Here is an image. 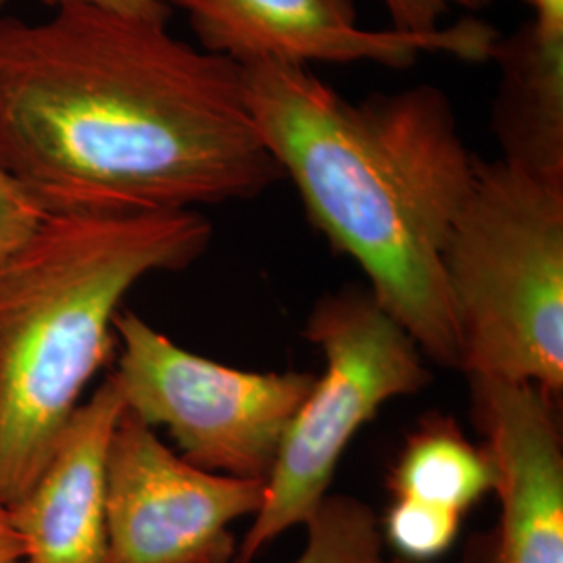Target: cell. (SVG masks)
I'll return each mask as SVG.
<instances>
[{
	"label": "cell",
	"instance_id": "6da1fadb",
	"mask_svg": "<svg viewBox=\"0 0 563 563\" xmlns=\"http://www.w3.org/2000/svg\"><path fill=\"white\" fill-rule=\"evenodd\" d=\"M0 165L46 216L197 211L284 178L242 67L84 4L0 18Z\"/></svg>",
	"mask_w": 563,
	"mask_h": 563
},
{
	"label": "cell",
	"instance_id": "7a4b0ae2",
	"mask_svg": "<svg viewBox=\"0 0 563 563\" xmlns=\"http://www.w3.org/2000/svg\"><path fill=\"white\" fill-rule=\"evenodd\" d=\"M242 78L309 222L362 267L369 295L428 360L460 369L443 255L478 159L446 95L420 84L351 102L301 65L244 67Z\"/></svg>",
	"mask_w": 563,
	"mask_h": 563
},
{
	"label": "cell",
	"instance_id": "3957f363",
	"mask_svg": "<svg viewBox=\"0 0 563 563\" xmlns=\"http://www.w3.org/2000/svg\"><path fill=\"white\" fill-rule=\"evenodd\" d=\"M211 241L201 211L46 216L0 262V501L36 483L81 393L115 346L136 282L180 272Z\"/></svg>",
	"mask_w": 563,
	"mask_h": 563
},
{
	"label": "cell",
	"instance_id": "277c9868",
	"mask_svg": "<svg viewBox=\"0 0 563 563\" xmlns=\"http://www.w3.org/2000/svg\"><path fill=\"white\" fill-rule=\"evenodd\" d=\"M467 378L563 390V180L478 162L443 255Z\"/></svg>",
	"mask_w": 563,
	"mask_h": 563
},
{
	"label": "cell",
	"instance_id": "5b68a950",
	"mask_svg": "<svg viewBox=\"0 0 563 563\" xmlns=\"http://www.w3.org/2000/svg\"><path fill=\"white\" fill-rule=\"evenodd\" d=\"M302 334L322 351L325 369L286 428L262 507L236 544L234 563L255 562L286 530L309 522L362 426L384 402L416 395L430 383L420 344L369 290L325 295Z\"/></svg>",
	"mask_w": 563,
	"mask_h": 563
},
{
	"label": "cell",
	"instance_id": "8992f818",
	"mask_svg": "<svg viewBox=\"0 0 563 563\" xmlns=\"http://www.w3.org/2000/svg\"><path fill=\"white\" fill-rule=\"evenodd\" d=\"M113 372L125 409L165 428L188 463L223 476L267 481L286 428L316 383L313 372H246L178 346L134 311L113 320Z\"/></svg>",
	"mask_w": 563,
	"mask_h": 563
},
{
	"label": "cell",
	"instance_id": "52a82bcc",
	"mask_svg": "<svg viewBox=\"0 0 563 563\" xmlns=\"http://www.w3.org/2000/svg\"><path fill=\"white\" fill-rule=\"evenodd\" d=\"M265 483L201 470L128 409L107 457L101 563H228L232 523L253 518Z\"/></svg>",
	"mask_w": 563,
	"mask_h": 563
},
{
	"label": "cell",
	"instance_id": "ba28073f",
	"mask_svg": "<svg viewBox=\"0 0 563 563\" xmlns=\"http://www.w3.org/2000/svg\"><path fill=\"white\" fill-rule=\"evenodd\" d=\"M190 21L202 51L239 67L355 63L411 67L422 53L470 63L490 59L499 32L481 20L457 21L430 34L369 32L353 0H163Z\"/></svg>",
	"mask_w": 563,
	"mask_h": 563
},
{
	"label": "cell",
	"instance_id": "9c48e42d",
	"mask_svg": "<svg viewBox=\"0 0 563 563\" xmlns=\"http://www.w3.org/2000/svg\"><path fill=\"white\" fill-rule=\"evenodd\" d=\"M467 383L499 499V523L483 563H563V446L555 399L532 384Z\"/></svg>",
	"mask_w": 563,
	"mask_h": 563
},
{
	"label": "cell",
	"instance_id": "30bf717a",
	"mask_svg": "<svg viewBox=\"0 0 563 563\" xmlns=\"http://www.w3.org/2000/svg\"><path fill=\"white\" fill-rule=\"evenodd\" d=\"M123 411L120 386L109 374L76 407L36 483L9 507L23 563H101L107 457Z\"/></svg>",
	"mask_w": 563,
	"mask_h": 563
},
{
	"label": "cell",
	"instance_id": "8fae6325",
	"mask_svg": "<svg viewBox=\"0 0 563 563\" xmlns=\"http://www.w3.org/2000/svg\"><path fill=\"white\" fill-rule=\"evenodd\" d=\"M499 92L493 109L504 162L563 180V36L532 21L495 44Z\"/></svg>",
	"mask_w": 563,
	"mask_h": 563
},
{
	"label": "cell",
	"instance_id": "7c38bea8",
	"mask_svg": "<svg viewBox=\"0 0 563 563\" xmlns=\"http://www.w3.org/2000/svg\"><path fill=\"white\" fill-rule=\"evenodd\" d=\"M495 474L483 446L449 418H434L409 437L390 474L395 501L432 507L463 518L493 490Z\"/></svg>",
	"mask_w": 563,
	"mask_h": 563
},
{
	"label": "cell",
	"instance_id": "4fadbf2b",
	"mask_svg": "<svg viewBox=\"0 0 563 563\" xmlns=\"http://www.w3.org/2000/svg\"><path fill=\"white\" fill-rule=\"evenodd\" d=\"M307 526V544L292 563H388L383 528L367 505L349 497H325Z\"/></svg>",
	"mask_w": 563,
	"mask_h": 563
},
{
	"label": "cell",
	"instance_id": "5bb4252c",
	"mask_svg": "<svg viewBox=\"0 0 563 563\" xmlns=\"http://www.w3.org/2000/svg\"><path fill=\"white\" fill-rule=\"evenodd\" d=\"M462 520L432 507L393 501L384 520L383 539L399 553V560L428 563L455 543Z\"/></svg>",
	"mask_w": 563,
	"mask_h": 563
},
{
	"label": "cell",
	"instance_id": "9a60e30c",
	"mask_svg": "<svg viewBox=\"0 0 563 563\" xmlns=\"http://www.w3.org/2000/svg\"><path fill=\"white\" fill-rule=\"evenodd\" d=\"M44 218L41 205L0 165V262L20 249Z\"/></svg>",
	"mask_w": 563,
	"mask_h": 563
},
{
	"label": "cell",
	"instance_id": "2e32d148",
	"mask_svg": "<svg viewBox=\"0 0 563 563\" xmlns=\"http://www.w3.org/2000/svg\"><path fill=\"white\" fill-rule=\"evenodd\" d=\"M493 0H383L393 30L407 34H430L441 30V20L457 7L465 11H483Z\"/></svg>",
	"mask_w": 563,
	"mask_h": 563
},
{
	"label": "cell",
	"instance_id": "e0dca14e",
	"mask_svg": "<svg viewBox=\"0 0 563 563\" xmlns=\"http://www.w3.org/2000/svg\"><path fill=\"white\" fill-rule=\"evenodd\" d=\"M7 0H0V7ZM57 7L65 4H84V7H97L104 11H113L121 15H130V18H141V20L163 21L167 23L172 9L163 2V0H51Z\"/></svg>",
	"mask_w": 563,
	"mask_h": 563
},
{
	"label": "cell",
	"instance_id": "ac0fdd59",
	"mask_svg": "<svg viewBox=\"0 0 563 563\" xmlns=\"http://www.w3.org/2000/svg\"><path fill=\"white\" fill-rule=\"evenodd\" d=\"M0 563H23V541L11 518V509L0 501Z\"/></svg>",
	"mask_w": 563,
	"mask_h": 563
},
{
	"label": "cell",
	"instance_id": "d6986e66",
	"mask_svg": "<svg viewBox=\"0 0 563 563\" xmlns=\"http://www.w3.org/2000/svg\"><path fill=\"white\" fill-rule=\"evenodd\" d=\"M388 563H416V562H407V560H399V558H397V560H393V562H388Z\"/></svg>",
	"mask_w": 563,
	"mask_h": 563
}]
</instances>
